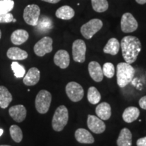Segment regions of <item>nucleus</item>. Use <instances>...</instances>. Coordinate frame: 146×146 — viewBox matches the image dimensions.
<instances>
[{
	"instance_id": "obj_1",
	"label": "nucleus",
	"mask_w": 146,
	"mask_h": 146,
	"mask_svg": "<svg viewBox=\"0 0 146 146\" xmlns=\"http://www.w3.org/2000/svg\"><path fill=\"white\" fill-rule=\"evenodd\" d=\"M120 47L124 60L130 64L136 61L141 50V41L134 36L129 35L123 37L120 42Z\"/></svg>"
},
{
	"instance_id": "obj_2",
	"label": "nucleus",
	"mask_w": 146,
	"mask_h": 146,
	"mask_svg": "<svg viewBox=\"0 0 146 146\" xmlns=\"http://www.w3.org/2000/svg\"><path fill=\"white\" fill-rule=\"evenodd\" d=\"M116 70L117 84L120 87L123 88L132 81L135 70L130 64L127 62L118 64Z\"/></svg>"
},
{
	"instance_id": "obj_3",
	"label": "nucleus",
	"mask_w": 146,
	"mask_h": 146,
	"mask_svg": "<svg viewBox=\"0 0 146 146\" xmlns=\"http://www.w3.org/2000/svg\"><path fill=\"white\" fill-rule=\"evenodd\" d=\"M68 121V110L65 106L57 108L52 118V128L55 131L60 132L64 129Z\"/></svg>"
},
{
	"instance_id": "obj_4",
	"label": "nucleus",
	"mask_w": 146,
	"mask_h": 146,
	"mask_svg": "<svg viewBox=\"0 0 146 146\" xmlns=\"http://www.w3.org/2000/svg\"><path fill=\"white\" fill-rule=\"evenodd\" d=\"M52 102V95L46 90H41L35 98V108L40 114H45L50 109Z\"/></svg>"
},
{
	"instance_id": "obj_5",
	"label": "nucleus",
	"mask_w": 146,
	"mask_h": 146,
	"mask_svg": "<svg viewBox=\"0 0 146 146\" xmlns=\"http://www.w3.org/2000/svg\"><path fill=\"white\" fill-rule=\"evenodd\" d=\"M103 27V23L98 18H94L84 24L81 27V33L84 37L90 39L96 35Z\"/></svg>"
},
{
	"instance_id": "obj_6",
	"label": "nucleus",
	"mask_w": 146,
	"mask_h": 146,
	"mask_svg": "<svg viewBox=\"0 0 146 146\" xmlns=\"http://www.w3.org/2000/svg\"><path fill=\"white\" fill-rule=\"evenodd\" d=\"M40 16V8L36 4L28 5L25 8L23 12V18L25 23L31 26L36 27L37 25Z\"/></svg>"
},
{
	"instance_id": "obj_7",
	"label": "nucleus",
	"mask_w": 146,
	"mask_h": 146,
	"mask_svg": "<svg viewBox=\"0 0 146 146\" xmlns=\"http://www.w3.org/2000/svg\"><path fill=\"white\" fill-rule=\"evenodd\" d=\"M66 93L67 96L73 102H78L83 99L84 90L83 87L76 82L68 83L66 86Z\"/></svg>"
},
{
	"instance_id": "obj_8",
	"label": "nucleus",
	"mask_w": 146,
	"mask_h": 146,
	"mask_svg": "<svg viewBox=\"0 0 146 146\" xmlns=\"http://www.w3.org/2000/svg\"><path fill=\"white\" fill-rule=\"evenodd\" d=\"M72 57L76 62L83 63L85 61L87 47L85 42L82 39H76L72 43Z\"/></svg>"
},
{
	"instance_id": "obj_9",
	"label": "nucleus",
	"mask_w": 146,
	"mask_h": 146,
	"mask_svg": "<svg viewBox=\"0 0 146 146\" xmlns=\"http://www.w3.org/2000/svg\"><path fill=\"white\" fill-rule=\"evenodd\" d=\"M53 40L50 36H44L39 40L34 46V52L36 56H44L45 54L52 52Z\"/></svg>"
},
{
	"instance_id": "obj_10",
	"label": "nucleus",
	"mask_w": 146,
	"mask_h": 146,
	"mask_svg": "<svg viewBox=\"0 0 146 146\" xmlns=\"http://www.w3.org/2000/svg\"><path fill=\"white\" fill-rule=\"evenodd\" d=\"M120 27L122 31L125 33H129L135 31L137 29L138 23L132 14L129 12H126L122 16Z\"/></svg>"
},
{
	"instance_id": "obj_11",
	"label": "nucleus",
	"mask_w": 146,
	"mask_h": 146,
	"mask_svg": "<svg viewBox=\"0 0 146 146\" xmlns=\"http://www.w3.org/2000/svg\"><path fill=\"white\" fill-rule=\"evenodd\" d=\"M87 127L89 130L96 134H101L106 130L104 122L98 116L94 115H88Z\"/></svg>"
},
{
	"instance_id": "obj_12",
	"label": "nucleus",
	"mask_w": 146,
	"mask_h": 146,
	"mask_svg": "<svg viewBox=\"0 0 146 146\" xmlns=\"http://www.w3.org/2000/svg\"><path fill=\"white\" fill-rule=\"evenodd\" d=\"M54 64L60 68L65 69L68 68L70 64V56L68 52L64 50H58L54 57Z\"/></svg>"
},
{
	"instance_id": "obj_13",
	"label": "nucleus",
	"mask_w": 146,
	"mask_h": 146,
	"mask_svg": "<svg viewBox=\"0 0 146 146\" xmlns=\"http://www.w3.org/2000/svg\"><path fill=\"white\" fill-rule=\"evenodd\" d=\"M88 70L89 75L94 81L99 83L103 80V70L102 66L98 62L96 61L91 62L88 65Z\"/></svg>"
},
{
	"instance_id": "obj_14",
	"label": "nucleus",
	"mask_w": 146,
	"mask_h": 146,
	"mask_svg": "<svg viewBox=\"0 0 146 146\" xmlns=\"http://www.w3.org/2000/svg\"><path fill=\"white\" fill-rule=\"evenodd\" d=\"M40 80V71L36 67L29 69L23 78V83L27 86H33Z\"/></svg>"
},
{
	"instance_id": "obj_15",
	"label": "nucleus",
	"mask_w": 146,
	"mask_h": 146,
	"mask_svg": "<svg viewBox=\"0 0 146 146\" xmlns=\"http://www.w3.org/2000/svg\"><path fill=\"white\" fill-rule=\"evenodd\" d=\"M9 114L14 120H15L17 123H21L26 118V108L21 104L14 106L9 110Z\"/></svg>"
},
{
	"instance_id": "obj_16",
	"label": "nucleus",
	"mask_w": 146,
	"mask_h": 146,
	"mask_svg": "<svg viewBox=\"0 0 146 146\" xmlns=\"http://www.w3.org/2000/svg\"><path fill=\"white\" fill-rule=\"evenodd\" d=\"M76 140L80 143L91 144L94 143L95 139L91 133L85 129H78L75 131Z\"/></svg>"
},
{
	"instance_id": "obj_17",
	"label": "nucleus",
	"mask_w": 146,
	"mask_h": 146,
	"mask_svg": "<svg viewBox=\"0 0 146 146\" xmlns=\"http://www.w3.org/2000/svg\"><path fill=\"white\" fill-rule=\"evenodd\" d=\"M96 113L102 120H107L110 118L111 114V106L107 102H102L97 106L96 108Z\"/></svg>"
},
{
	"instance_id": "obj_18",
	"label": "nucleus",
	"mask_w": 146,
	"mask_h": 146,
	"mask_svg": "<svg viewBox=\"0 0 146 146\" xmlns=\"http://www.w3.org/2000/svg\"><path fill=\"white\" fill-rule=\"evenodd\" d=\"M29 33L24 29H18L11 35V41L14 45H22L29 39Z\"/></svg>"
},
{
	"instance_id": "obj_19",
	"label": "nucleus",
	"mask_w": 146,
	"mask_h": 146,
	"mask_svg": "<svg viewBox=\"0 0 146 146\" xmlns=\"http://www.w3.org/2000/svg\"><path fill=\"white\" fill-rule=\"evenodd\" d=\"M118 146L132 145V133L127 128H123L120 131L117 141Z\"/></svg>"
},
{
	"instance_id": "obj_20",
	"label": "nucleus",
	"mask_w": 146,
	"mask_h": 146,
	"mask_svg": "<svg viewBox=\"0 0 146 146\" xmlns=\"http://www.w3.org/2000/svg\"><path fill=\"white\" fill-rule=\"evenodd\" d=\"M140 111L137 108L134 106L128 107L125 110L123 114L124 121L127 123H131L139 118Z\"/></svg>"
},
{
	"instance_id": "obj_21",
	"label": "nucleus",
	"mask_w": 146,
	"mask_h": 146,
	"mask_svg": "<svg viewBox=\"0 0 146 146\" xmlns=\"http://www.w3.org/2000/svg\"><path fill=\"white\" fill-rule=\"evenodd\" d=\"M75 12L69 5H63L56 10V16L62 20H70L74 16Z\"/></svg>"
},
{
	"instance_id": "obj_22",
	"label": "nucleus",
	"mask_w": 146,
	"mask_h": 146,
	"mask_svg": "<svg viewBox=\"0 0 146 146\" xmlns=\"http://www.w3.org/2000/svg\"><path fill=\"white\" fill-rule=\"evenodd\" d=\"M7 56L12 60H23L28 58V54L25 50L16 47H10L7 52Z\"/></svg>"
},
{
	"instance_id": "obj_23",
	"label": "nucleus",
	"mask_w": 146,
	"mask_h": 146,
	"mask_svg": "<svg viewBox=\"0 0 146 146\" xmlns=\"http://www.w3.org/2000/svg\"><path fill=\"white\" fill-rule=\"evenodd\" d=\"M120 43L118 40L116 38H111L108 40L106 45L104 47V52L105 54H110L115 56L119 52Z\"/></svg>"
},
{
	"instance_id": "obj_24",
	"label": "nucleus",
	"mask_w": 146,
	"mask_h": 146,
	"mask_svg": "<svg viewBox=\"0 0 146 146\" xmlns=\"http://www.w3.org/2000/svg\"><path fill=\"white\" fill-rule=\"evenodd\" d=\"M12 101V94L8 89L4 86H0V108H6Z\"/></svg>"
},
{
	"instance_id": "obj_25",
	"label": "nucleus",
	"mask_w": 146,
	"mask_h": 146,
	"mask_svg": "<svg viewBox=\"0 0 146 146\" xmlns=\"http://www.w3.org/2000/svg\"><path fill=\"white\" fill-rule=\"evenodd\" d=\"M87 100L91 104H98L101 100V94L95 87H91L87 92Z\"/></svg>"
},
{
	"instance_id": "obj_26",
	"label": "nucleus",
	"mask_w": 146,
	"mask_h": 146,
	"mask_svg": "<svg viewBox=\"0 0 146 146\" xmlns=\"http://www.w3.org/2000/svg\"><path fill=\"white\" fill-rule=\"evenodd\" d=\"M91 5L94 10L99 13L106 12L109 7L107 0H91Z\"/></svg>"
},
{
	"instance_id": "obj_27",
	"label": "nucleus",
	"mask_w": 146,
	"mask_h": 146,
	"mask_svg": "<svg viewBox=\"0 0 146 146\" xmlns=\"http://www.w3.org/2000/svg\"><path fill=\"white\" fill-rule=\"evenodd\" d=\"M10 133L11 137L16 143H20L23 137V131L18 126L13 125L10 128Z\"/></svg>"
},
{
	"instance_id": "obj_28",
	"label": "nucleus",
	"mask_w": 146,
	"mask_h": 146,
	"mask_svg": "<svg viewBox=\"0 0 146 146\" xmlns=\"http://www.w3.org/2000/svg\"><path fill=\"white\" fill-rule=\"evenodd\" d=\"M14 6V0H0V14L9 13Z\"/></svg>"
},
{
	"instance_id": "obj_29",
	"label": "nucleus",
	"mask_w": 146,
	"mask_h": 146,
	"mask_svg": "<svg viewBox=\"0 0 146 146\" xmlns=\"http://www.w3.org/2000/svg\"><path fill=\"white\" fill-rule=\"evenodd\" d=\"M11 68L13 70L14 76L16 78H23L26 74V70L23 65L20 64L17 62H13L11 64Z\"/></svg>"
},
{
	"instance_id": "obj_30",
	"label": "nucleus",
	"mask_w": 146,
	"mask_h": 146,
	"mask_svg": "<svg viewBox=\"0 0 146 146\" xmlns=\"http://www.w3.org/2000/svg\"><path fill=\"white\" fill-rule=\"evenodd\" d=\"M104 75L108 78H112L114 75V66L110 62L105 63L102 68Z\"/></svg>"
},
{
	"instance_id": "obj_31",
	"label": "nucleus",
	"mask_w": 146,
	"mask_h": 146,
	"mask_svg": "<svg viewBox=\"0 0 146 146\" xmlns=\"http://www.w3.org/2000/svg\"><path fill=\"white\" fill-rule=\"evenodd\" d=\"M14 19L13 14L10 12L7 14H0V23H10Z\"/></svg>"
},
{
	"instance_id": "obj_32",
	"label": "nucleus",
	"mask_w": 146,
	"mask_h": 146,
	"mask_svg": "<svg viewBox=\"0 0 146 146\" xmlns=\"http://www.w3.org/2000/svg\"><path fill=\"white\" fill-rule=\"evenodd\" d=\"M139 105L141 107V108L145 110H146V96L142 97L139 101Z\"/></svg>"
},
{
	"instance_id": "obj_33",
	"label": "nucleus",
	"mask_w": 146,
	"mask_h": 146,
	"mask_svg": "<svg viewBox=\"0 0 146 146\" xmlns=\"http://www.w3.org/2000/svg\"><path fill=\"white\" fill-rule=\"evenodd\" d=\"M137 146H146V137L139 139L137 141Z\"/></svg>"
},
{
	"instance_id": "obj_34",
	"label": "nucleus",
	"mask_w": 146,
	"mask_h": 146,
	"mask_svg": "<svg viewBox=\"0 0 146 146\" xmlns=\"http://www.w3.org/2000/svg\"><path fill=\"white\" fill-rule=\"evenodd\" d=\"M43 1H45V2L50 3H57L59 2L60 0H41Z\"/></svg>"
},
{
	"instance_id": "obj_35",
	"label": "nucleus",
	"mask_w": 146,
	"mask_h": 146,
	"mask_svg": "<svg viewBox=\"0 0 146 146\" xmlns=\"http://www.w3.org/2000/svg\"><path fill=\"white\" fill-rule=\"evenodd\" d=\"M136 2L138 3L139 4H145V3H146V0H135Z\"/></svg>"
},
{
	"instance_id": "obj_36",
	"label": "nucleus",
	"mask_w": 146,
	"mask_h": 146,
	"mask_svg": "<svg viewBox=\"0 0 146 146\" xmlns=\"http://www.w3.org/2000/svg\"><path fill=\"white\" fill-rule=\"evenodd\" d=\"M3 133V130L2 129H0V137L2 135Z\"/></svg>"
},
{
	"instance_id": "obj_37",
	"label": "nucleus",
	"mask_w": 146,
	"mask_h": 146,
	"mask_svg": "<svg viewBox=\"0 0 146 146\" xmlns=\"http://www.w3.org/2000/svg\"><path fill=\"white\" fill-rule=\"evenodd\" d=\"M12 22H13V23H16V19H14V18L13 21H12Z\"/></svg>"
},
{
	"instance_id": "obj_38",
	"label": "nucleus",
	"mask_w": 146,
	"mask_h": 146,
	"mask_svg": "<svg viewBox=\"0 0 146 146\" xmlns=\"http://www.w3.org/2000/svg\"><path fill=\"white\" fill-rule=\"evenodd\" d=\"M1 30H0V39H1Z\"/></svg>"
},
{
	"instance_id": "obj_39",
	"label": "nucleus",
	"mask_w": 146,
	"mask_h": 146,
	"mask_svg": "<svg viewBox=\"0 0 146 146\" xmlns=\"http://www.w3.org/2000/svg\"><path fill=\"white\" fill-rule=\"evenodd\" d=\"M0 146H10V145H0Z\"/></svg>"
}]
</instances>
